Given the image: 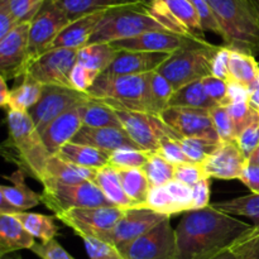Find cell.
I'll use <instances>...</instances> for the list:
<instances>
[{"label":"cell","instance_id":"obj_1","mask_svg":"<svg viewBox=\"0 0 259 259\" xmlns=\"http://www.w3.org/2000/svg\"><path fill=\"white\" fill-rule=\"evenodd\" d=\"M253 224L210 206L182 214L176 227L175 259H211L233 247Z\"/></svg>","mask_w":259,"mask_h":259},{"label":"cell","instance_id":"obj_2","mask_svg":"<svg viewBox=\"0 0 259 259\" xmlns=\"http://www.w3.org/2000/svg\"><path fill=\"white\" fill-rule=\"evenodd\" d=\"M7 113L8 139L3 144V156L17 164L25 176H30L43 184L46 168L51 156L35 128L29 114L22 111Z\"/></svg>","mask_w":259,"mask_h":259},{"label":"cell","instance_id":"obj_3","mask_svg":"<svg viewBox=\"0 0 259 259\" xmlns=\"http://www.w3.org/2000/svg\"><path fill=\"white\" fill-rule=\"evenodd\" d=\"M233 51L259 55V3L257 0H207Z\"/></svg>","mask_w":259,"mask_h":259},{"label":"cell","instance_id":"obj_4","mask_svg":"<svg viewBox=\"0 0 259 259\" xmlns=\"http://www.w3.org/2000/svg\"><path fill=\"white\" fill-rule=\"evenodd\" d=\"M148 78L149 73L124 76L100 73L88 94L113 109L158 115L149 91Z\"/></svg>","mask_w":259,"mask_h":259},{"label":"cell","instance_id":"obj_5","mask_svg":"<svg viewBox=\"0 0 259 259\" xmlns=\"http://www.w3.org/2000/svg\"><path fill=\"white\" fill-rule=\"evenodd\" d=\"M157 30L171 32L149 12L147 4L138 3L106 10L89 43H113Z\"/></svg>","mask_w":259,"mask_h":259},{"label":"cell","instance_id":"obj_6","mask_svg":"<svg viewBox=\"0 0 259 259\" xmlns=\"http://www.w3.org/2000/svg\"><path fill=\"white\" fill-rule=\"evenodd\" d=\"M40 199L42 204L55 212V215L72 209L114 206L95 182L68 185L55 180H47L43 184Z\"/></svg>","mask_w":259,"mask_h":259},{"label":"cell","instance_id":"obj_7","mask_svg":"<svg viewBox=\"0 0 259 259\" xmlns=\"http://www.w3.org/2000/svg\"><path fill=\"white\" fill-rule=\"evenodd\" d=\"M219 46L210 43L206 47L181 50L172 53L168 60L158 68L175 91L212 75V57Z\"/></svg>","mask_w":259,"mask_h":259},{"label":"cell","instance_id":"obj_8","mask_svg":"<svg viewBox=\"0 0 259 259\" xmlns=\"http://www.w3.org/2000/svg\"><path fill=\"white\" fill-rule=\"evenodd\" d=\"M77 63V51L53 48L29 63L23 78H29L43 86H71V72Z\"/></svg>","mask_w":259,"mask_h":259},{"label":"cell","instance_id":"obj_9","mask_svg":"<svg viewBox=\"0 0 259 259\" xmlns=\"http://www.w3.org/2000/svg\"><path fill=\"white\" fill-rule=\"evenodd\" d=\"M114 110L124 131L144 151L152 152V153L158 152L162 139L166 137L182 139L162 120L161 116L138 113V111L118 110V109H114Z\"/></svg>","mask_w":259,"mask_h":259},{"label":"cell","instance_id":"obj_10","mask_svg":"<svg viewBox=\"0 0 259 259\" xmlns=\"http://www.w3.org/2000/svg\"><path fill=\"white\" fill-rule=\"evenodd\" d=\"M70 19L53 0H45L30 22L29 63L48 52L61 32L70 24Z\"/></svg>","mask_w":259,"mask_h":259},{"label":"cell","instance_id":"obj_11","mask_svg":"<svg viewBox=\"0 0 259 259\" xmlns=\"http://www.w3.org/2000/svg\"><path fill=\"white\" fill-rule=\"evenodd\" d=\"M118 250L123 259H175L176 232L171 225V218Z\"/></svg>","mask_w":259,"mask_h":259},{"label":"cell","instance_id":"obj_12","mask_svg":"<svg viewBox=\"0 0 259 259\" xmlns=\"http://www.w3.org/2000/svg\"><path fill=\"white\" fill-rule=\"evenodd\" d=\"M126 209L118 206L72 209L55 215L66 227L71 228L78 237H95L100 239L110 232L124 217Z\"/></svg>","mask_w":259,"mask_h":259},{"label":"cell","instance_id":"obj_13","mask_svg":"<svg viewBox=\"0 0 259 259\" xmlns=\"http://www.w3.org/2000/svg\"><path fill=\"white\" fill-rule=\"evenodd\" d=\"M89 94L81 93L72 88L63 86H43L42 95L33 108L28 110L30 119L39 133L45 131L56 118L62 115L71 108L89 100Z\"/></svg>","mask_w":259,"mask_h":259},{"label":"cell","instance_id":"obj_14","mask_svg":"<svg viewBox=\"0 0 259 259\" xmlns=\"http://www.w3.org/2000/svg\"><path fill=\"white\" fill-rule=\"evenodd\" d=\"M111 45L119 51L169 53V55H172V53L181 50L206 47L210 43L205 38L201 37L157 30V32L144 33V34L138 35V37L116 40Z\"/></svg>","mask_w":259,"mask_h":259},{"label":"cell","instance_id":"obj_15","mask_svg":"<svg viewBox=\"0 0 259 259\" xmlns=\"http://www.w3.org/2000/svg\"><path fill=\"white\" fill-rule=\"evenodd\" d=\"M30 22L20 23L0 39V73L5 80L24 77L29 66Z\"/></svg>","mask_w":259,"mask_h":259},{"label":"cell","instance_id":"obj_16","mask_svg":"<svg viewBox=\"0 0 259 259\" xmlns=\"http://www.w3.org/2000/svg\"><path fill=\"white\" fill-rule=\"evenodd\" d=\"M161 118L181 138H209L220 141L210 110L169 106Z\"/></svg>","mask_w":259,"mask_h":259},{"label":"cell","instance_id":"obj_17","mask_svg":"<svg viewBox=\"0 0 259 259\" xmlns=\"http://www.w3.org/2000/svg\"><path fill=\"white\" fill-rule=\"evenodd\" d=\"M167 218L171 217L148 209H126L125 214L119 220L118 224L100 239L113 244L114 247L120 248L138 239Z\"/></svg>","mask_w":259,"mask_h":259},{"label":"cell","instance_id":"obj_18","mask_svg":"<svg viewBox=\"0 0 259 259\" xmlns=\"http://www.w3.org/2000/svg\"><path fill=\"white\" fill-rule=\"evenodd\" d=\"M143 209L168 217L191 211L194 209L192 187L176 180L163 186L152 187Z\"/></svg>","mask_w":259,"mask_h":259},{"label":"cell","instance_id":"obj_19","mask_svg":"<svg viewBox=\"0 0 259 259\" xmlns=\"http://www.w3.org/2000/svg\"><path fill=\"white\" fill-rule=\"evenodd\" d=\"M248 163L237 141L222 143L220 148L202 163L209 179L239 180Z\"/></svg>","mask_w":259,"mask_h":259},{"label":"cell","instance_id":"obj_20","mask_svg":"<svg viewBox=\"0 0 259 259\" xmlns=\"http://www.w3.org/2000/svg\"><path fill=\"white\" fill-rule=\"evenodd\" d=\"M12 186L0 187V214L17 215L42 204L40 195L25 184V174L17 169L9 177Z\"/></svg>","mask_w":259,"mask_h":259},{"label":"cell","instance_id":"obj_21","mask_svg":"<svg viewBox=\"0 0 259 259\" xmlns=\"http://www.w3.org/2000/svg\"><path fill=\"white\" fill-rule=\"evenodd\" d=\"M169 53L156 52H129L120 51L110 67L104 71L106 76L144 75L158 70L169 57Z\"/></svg>","mask_w":259,"mask_h":259},{"label":"cell","instance_id":"obj_22","mask_svg":"<svg viewBox=\"0 0 259 259\" xmlns=\"http://www.w3.org/2000/svg\"><path fill=\"white\" fill-rule=\"evenodd\" d=\"M72 142L95 147L109 153L124 148L142 149L124 129L118 128H90L82 125Z\"/></svg>","mask_w":259,"mask_h":259},{"label":"cell","instance_id":"obj_23","mask_svg":"<svg viewBox=\"0 0 259 259\" xmlns=\"http://www.w3.org/2000/svg\"><path fill=\"white\" fill-rule=\"evenodd\" d=\"M78 106V105H77ZM77 106L71 108L62 115L56 118L45 131L40 133L45 147L47 148L51 156H57L65 144L72 142L76 134L82 126L80 115H78Z\"/></svg>","mask_w":259,"mask_h":259},{"label":"cell","instance_id":"obj_24","mask_svg":"<svg viewBox=\"0 0 259 259\" xmlns=\"http://www.w3.org/2000/svg\"><path fill=\"white\" fill-rule=\"evenodd\" d=\"M105 12L95 13L71 22L53 42L52 48H68V50H81L89 45L91 35L98 28Z\"/></svg>","mask_w":259,"mask_h":259},{"label":"cell","instance_id":"obj_25","mask_svg":"<svg viewBox=\"0 0 259 259\" xmlns=\"http://www.w3.org/2000/svg\"><path fill=\"white\" fill-rule=\"evenodd\" d=\"M35 238L14 215L0 214V255L10 254L22 249H32Z\"/></svg>","mask_w":259,"mask_h":259},{"label":"cell","instance_id":"obj_26","mask_svg":"<svg viewBox=\"0 0 259 259\" xmlns=\"http://www.w3.org/2000/svg\"><path fill=\"white\" fill-rule=\"evenodd\" d=\"M96 175H98V169L77 166L71 162L63 161L60 157L52 156L48 161L47 168H46V181L55 180V181L62 182V184L75 185L82 184V182H94Z\"/></svg>","mask_w":259,"mask_h":259},{"label":"cell","instance_id":"obj_27","mask_svg":"<svg viewBox=\"0 0 259 259\" xmlns=\"http://www.w3.org/2000/svg\"><path fill=\"white\" fill-rule=\"evenodd\" d=\"M111 153L101 149L95 148V147L86 146V144H78L70 142L65 144L57 153L63 161L71 162L77 166L86 167V168H103L108 166L110 161Z\"/></svg>","mask_w":259,"mask_h":259},{"label":"cell","instance_id":"obj_28","mask_svg":"<svg viewBox=\"0 0 259 259\" xmlns=\"http://www.w3.org/2000/svg\"><path fill=\"white\" fill-rule=\"evenodd\" d=\"M77 110L83 126L123 129L115 110L98 99L90 98L85 103L80 104Z\"/></svg>","mask_w":259,"mask_h":259},{"label":"cell","instance_id":"obj_29","mask_svg":"<svg viewBox=\"0 0 259 259\" xmlns=\"http://www.w3.org/2000/svg\"><path fill=\"white\" fill-rule=\"evenodd\" d=\"M53 2L67 15L70 22L95 13L141 3L139 0H53Z\"/></svg>","mask_w":259,"mask_h":259},{"label":"cell","instance_id":"obj_30","mask_svg":"<svg viewBox=\"0 0 259 259\" xmlns=\"http://www.w3.org/2000/svg\"><path fill=\"white\" fill-rule=\"evenodd\" d=\"M94 182L114 206L123 207V209H133L134 207L133 201L124 191L123 185L119 179L118 169L115 167L108 164L103 168H99Z\"/></svg>","mask_w":259,"mask_h":259},{"label":"cell","instance_id":"obj_31","mask_svg":"<svg viewBox=\"0 0 259 259\" xmlns=\"http://www.w3.org/2000/svg\"><path fill=\"white\" fill-rule=\"evenodd\" d=\"M119 53L120 51L111 43H89L77 51V63L103 73L110 67Z\"/></svg>","mask_w":259,"mask_h":259},{"label":"cell","instance_id":"obj_32","mask_svg":"<svg viewBox=\"0 0 259 259\" xmlns=\"http://www.w3.org/2000/svg\"><path fill=\"white\" fill-rule=\"evenodd\" d=\"M119 179H120L123 189L129 199L133 201L134 207L143 209L148 199L151 185L147 180L146 174L142 168L118 169Z\"/></svg>","mask_w":259,"mask_h":259},{"label":"cell","instance_id":"obj_33","mask_svg":"<svg viewBox=\"0 0 259 259\" xmlns=\"http://www.w3.org/2000/svg\"><path fill=\"white\" fill-rule=\"evenodd\" d=\"M169 106L211 110L212 108L218 106V104L206 93L202 81H196V82H192L190 85L184 86L180 90L175 91L171 101H169Z\"/></svg>","mask_w":259,"mask_h":259},{"label":"cell","instance_id":"obj_34","mask_svg":"<svg viewBox=\"0 0 259 259\" xmlns=\"http://www.w3.org/2000/svg\"><path fill=\"white\" fill-rule=\"evenodd\" d=\"M42 91L43 85L29 80V78H23L19 86L10 90L9 99H8L4 110L28 113V110L38 103L40 95H42Z\"/></svg>","mask_w":259,"mask_h":259},{"label":"cell","instance_id":"obj_35","mask_svg":"<svg viewBox=\"0 0 259 259\" xmlns=\"http://www.w3.org/2000/svg\"><path fill=\"white\" fill-rule=\"evenodd\" d=\"M218 211L230 217H245L253 220V225L259 228V194H250L237 199L211 204Z\"/></svg>","mask_w":259,"mask_h":259},{"label":"cell","instance_id":"obj_36","mask_svg":"<svg viewBox=\"0 0 259 259\" xmlns=\"http://www.w3.org/2000/svg\"><path fill=\"white\" fill-rule=\"evenodd\" d=\"M23 225L25 229L30 233L34 238L42 240V243L50 242L55 239L57 235L58 225L56 224V217H48L43 214H35V212H20V214L14 215Z\"/></svg>","mask_w":259,"mask_h":259},{"label":"cell","instance_id":"obj_37","mask_svg":"<svg viewBox=\"0 0 259 259\" xmlns=\"http://www.w3.org/2000/svg\"><path fill=\"white\" fill-rule=\"evenodd\" d=\"M259 63L254 56L233 51L230 55V76L237 82L249 88L250 83L258 77Z\"/></svg>","mask_w":259,"mask_h":259},{"label":"cell","instance_id":"obj_38","mask_svg":"<svg viewBox=\"0 0 259 259\" xmlns=\"http://www.w3.org/2000/svg\"><path fill=\"white\" fill-rule=\"evenodd\" d=\"M143 172L152 187L163 186L175 180V166L163 158L159 153H152L151 158L144 164Z\"/></svg>","mask_w":259,"mask_h":259},{"label":"cell","instance_id":"obj_39","mask_svg":"<svg viewBox=\"0 0 259 259\" xmlns=\"http://www.w3.org/2000/svg\"><path fill=\"white\" fill-rule=\"evenodd\" d=\"M180 146L192 163L202 164L222 146V142L209 138H182Z\"/></svg>","mask_w":259,"mask_h":259},{"label":"cell","instance_id":"obj_40","mask_svg":"<svg viewBox=\"0 0 259 259\" xmlns=\"http://www.w3.org/2000/svg\"><path fill=\"white\" fill-rule=\"evenodd\" d=\"M148 80L149 91H151L154 108H156L158 115L161 116V114L169 106V101H171L172 95L175 94V90L171 83L167 81V78L163 75H161L158 71L149 73Z\"/></svg>","mask_w":259,"mask_h":259},{"label":"cell","instance_id":"obj_41","mask_svg":"<svg viewBox=\"0 0 259 259\" xmlns=\"http://www.w3.org/2000/svg\"><path fill=\"white\" fill-rule=\"evenodd\" d=\"M152 152L144 149L124 148L113 152L110 156L109 164L115 167L116 169H131L143 168L144 164L151 158Z\"/></svg>","mask_w":259,"mask_h":259},{"label":"cell","instance_id":"obj_42","mask_svg":"<svg viewBox=\"0 0 259 259\" xmlns=\"http://www.w3.org/2000/svg\"><path fill=\"white\" fill-rule=\"evenodd\" d=\"M210 114H211L212 123H214L215 129H217L220 142L225 143V142L237 141V132H235L234 123L230 118L227 106H215L210 110Z\"/></svg>","mask_w":259,"mask_h":259},{"label":"cell","instance_id":"obj_43","mask_svg":"<svg viewBox=\"0 0 259 259\" xmlns=\"http://www.w3.org/2000/svg\"><path fill=\"white\" fill-rule=\"evenodd\" d=\"M12 13L18 23L32 22L45 0H0Z\"/></svg>","mask_w":259,"mask_h":259},{"label":"cell","instance_id":"obj_44","mask_svg":"<svg viewBox=\"0 0 259 259\" xmlns=\"http://www.w3.org/2000/svg\"><path fill=\"white\" fill-rule=\"evenodd\" d=\"M227 108L228 111H229L230 118H232L233 123H234L237 136H239L250 123H253V121L259 116L258 111L253 110V109L250 108L248 100L232 103L229 104Z\"/></svg>","mask_w":259,"mask_h":259},{"label":"cell","instance_id":"obj_45","mask_svg":"<svg viewBox=\"0 0 259 259\" xmlns=\"http://www.w3.org/2000/svg\"><path fill=\"white\" fill-rule=\"evenodd\" d=\"M90 259H123L118 248L95 237L82 238Z\"/></svg>","mask_w":259,"mask_h":259},{"label":"cell","instance_id":"obj_46","mask_svg":"<svg viewBox=\"0 0 259 259\" xmlns=\"http://www.w3.org/2000/svg\"><path fill=\"white\" fill-rule=\"evenodd\" d=\"M209 179L204 171L202 164L197 163H181L175 166V180L194 187L200 181Z\"/></svg>","mask_w":259,"mask_h":259},{"label":"cell","instance_id":"obj_47","mask_svg":"<svg viewBox=\"0 0 259 259\" xmlns=\"http://www.w3.org/2000/svg\"><path fill=\"white\" fill-rule=\"evenodd\" d=\"M99 76H100L99 71L91 70V68H88L85 66H81L78 63H76L72 72H71V86L75 90L88 94V91L95 83Z\"/></svg>","mask_w":259,"mask_h":259},{"label":"cell","instance_id":"obj_48","mask_svg":"<svg viewBox=\"0 0 259 259\" xmlns=\"http://www.w3.org/2000/svg\"><path fill=\"white\" fill-rule=\"evenodd\" d=\"M180 141L181 139H175L166 137V138L162 139L161 147H159V151L157 153L161 154L166 161H168L174 166H177V164L181 163H192L189 159V157L182 151V147L180 146Z\"/></svg>","mask_w":259,"mask_h":259},{"label":"cell","instance_id":"obj_49","mask_svg":"<svg viewBox=\"0 0 259 259\" xmlns=\"http://www.w3.org/2000/svg\"><path fill=\"white\" fill-rule=\"evenodd\" d=\"M230 55H232V50L229 47L219 46L214 57H212L211 63L212 76L222 78L227 82L233 80L232 76H230Z\"/></svg>","mask_w":259,"mask_h":259},{"label":"cell","instance_id":"obj_50","mask_svg":"<svg viewBox=\"0 0 259 259\" xmlns=\"http://www.w3.org/2000/svg\"><path fill=\"white\" fill-rule=\"evenodd\" d=\"M30 252L40 259H75L56 239L46 243H35Z\"/></svg>","mask_w":259,"mask_h":259},{"label":"cell","instance_id":"obj_51","mask_svg":"<svg viewBox=\"0 0 259 259\" xmlns=\"http://www.w3.org/2000/svg\"><path fill=\"white\" fill-rule=\"evenodd\" d=\"M205 86V90L209 94L210 98L222 106L229 105V98H228V82L215 76H207L201 80Z\"/></svg>","mask_w":259,"mask_h":259},{"label":"cell","instance_id":"obj_52","mask_svg":"<svg viewBox=\"0 0 259 259\" xmlns=\"http://www.w3.org/2000/svg\"><path fill=\"white\" fill-rule=\"evenodd\" d=\"M237 143L247 159L249 158L253 151L259 146V116L238 136Z\"/></svg>","mask_w":259,"mask_h":259},{"label":"cell","instance_id":"obj_53","mask_svg":"<svg viewBox=\"0 0 259 259\" xmlns=\"http://www.w3.org/2000/svg\"><path fill=\"white\" fill-rule=\"evenodd\" d=\"M190 2L195 5V8H196L197 12H199L204 32L209 30V32H212L215 33V34L223 37L222 28H220L219 23H218L217 18H215L214 13H212L207 0H190Z\"/></svg>","mask_w":259,"mask_h":259},{"label":"cell","instance_id":"obj_54","mask_svg":"<svg viewBox=\"0 0 259 259\" xmlns=\"http://www.w3.org/2000/svg\"><path fill=\"white\" fill-rule=\"evenodd\" d=\"M210 180L205 179L192 187V199H194V209L200 210L210 206Z\"/></svg>","mask_w":259,"mask_h":259},{"label":"cell","instance_id":"obj_55","mask_svg":"<svg viewBox=\"0 0 259 259\" xmlns=\"http://www.w3.org/2000/svg\"><path fill=\"white\" fill-rule=\"evenodd\" d=\"M239 181H242L252 194H259V166L247 163Z\"/></svg>","mask_w":259,"mask_h":259},{"label":"cell","instance_id":"obj_56","mask_svg":"<svg viewBox=\"0 0 259 259\" xmlns=\"http://www.w3.org/2000/svg\"><path fill=\"white\" fill-rule=\"evenodd\" d=\"M18 24L20 23H18V20L9 12V9L3 3H0V39L9 34Z\"/></svg>","mask_w":259,"mask_h":259},{"label":"cell","instance_id":"obj_57","mask_svg":"<svg viewBox=\"0 0 259 259\" xmlns=\"http://www.w3.org/2000/svg\"><path fill=\"white\" fill-rule=\"evenodd\" d=\"M228 98H229V104L245 101L249 99V90L243 83L232 80L228 82Z\"/></svg>","mask_w":259,"mask_h":259},{"label":"cell","instance_id":"obj_58","mask_svg":"<svg viewBox=\"0 0 259 259\" xmlns=\"http://www.w3.org/2000/svg\"><path fill=\"white\" fill-rule=\"evenodd\" d=\"M248 90H249V99H248V103H249L250 108H252L253 110L259 113V75L258 77L250 83Z\"/></svg>","mask_w":259,"mask_h":259},{"label":"cell","instance_id":"obj_59","mask_svg":"<svg viewBox=\"0 0 259 259\" xmlns=\"http://www.w3.org/2000/svg\"><path fill=\"white\" fill-rule=\"evenodd\" d=\"M9 94L10 90L9 88H8L7 80H5L3 76H0V105H2L3 109L7 105L8 99H9Z\"/></svg>","mask_w":259,"mask_h":259},{"label":"cell","instance_id":"obj_60","mask_svg":"<svg viewBox=\"0 0 259 259\" xmlns=\"http://www.w3.org/2000/svg\"><path fill=\"white\" fill-rule=\"evenodd\" d=\"M211 259H240L239 252H238V248H237V243H235L233 247L228 248L227 250L222 252L220 254L215 255V257Z\"/></svg>","mask_w":259,"mask_h":259},{"label":"cell","instance_id":"obj_61","mask_svg":"<svg viewBox=\"0 0 259 259\" xmlns=\"http://www.w3.org/2000/svg\"><path fill=\"white\" fill-rule=\"evenodd\" d=\"M248 163L259 166V146L254 149V151H253V153L249 156V158H248Z\"/></svg>","mask_w":259,"mask_h":259},{"label":"cell","instance_id":"obj_62","mask_svg":"<svg viewBox=\"0 0 259 259\" xmlns=\"http://www.w3.org/2000/svg\"><path fill=\"white\" fill-rule=\"evenodd\" d=\"M141 3H143V4H151V3H153L154 0H139Z\"/></svg>","mask_w":259,"mask_h":259},{"label":"cell","instance_id":"obj_63","mask_svg":"<svg viewBox=\"0 0 259 259\" xmlns=\"http://www.w3.org/2000/svg\"><path fill=\"white\" fill-rule=\"evenodd\" d=\"M2 259H19V258H12V257H7V255H5V257H2Z\"/></svg>","mask_w":259,"mask_h":259},{"label":"cell","instance_id":"obj_64","mask_svg":"<svg viewBox=\"0 0 259 259\" xmlns=\"http://www.w3.org/2000/svg\"><path fill=\"white\" fill-rule=\"evenodd\" d=\"M257 2H258V3H259V0H257Z\"/></svg>","mask_w":259,"mask_h":259}]
</instances>
